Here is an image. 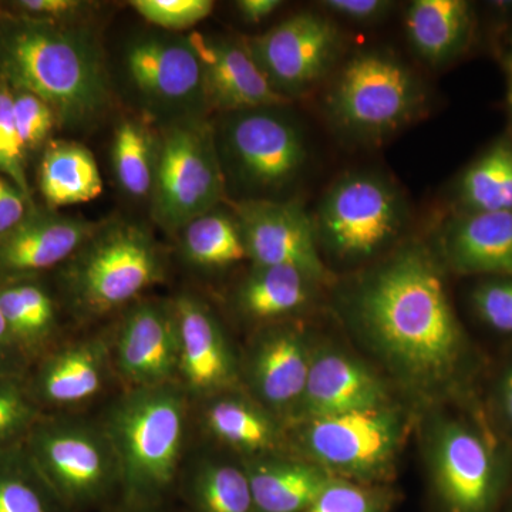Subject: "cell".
Instances as JSON below:
<instances>
[{
  "mask_svg": "<svg viewBox=\"0 0 512 512\" xmlns=\"http://www.w3.org/2000/svg\"><path fill=\"white\" fill-rule=\"evenodd\" d=\"M352 313L367 342L413 386L439 389L456 375L463 330L439 265L421 245H407L366 275Z\"/></svg>",
  "mask_w": 512,
  "mask_h": 512,
  "instance_id": "6da1fadb",
  "label": "cell"
},
{
  "mask_svg": "<svg viewBox=\"0 0 512 512\" xmlns=\"http://www.w3.org/2000/svg\"><path fill=\"white\" fill-rule=\"evenodd\" d=\"M3 79L35 94L67 126L96 119L109 103V84L96 46L79 32L26 26L5 40Z\"/></svg>",
  "mask_w": 512,
  "mask_h": 512,
  "instance_id": "7a4b0ae2",
  "label": "cell"
},
{
  "mask_svg": "<svg viewBox=\"0 0 512 512\" xmlns=\"http://www.w3.org/2000/svg\"><path fill=\"white\" fill-rule=\"evenodd\" d=\"M101 427L119 466L120 485L133 501L156 500L173 485L183 458L187 399L181 387L128 389L111 403Z\"/></svg>",
  "mask_w": 512,
  "mask_h": 512,
  "instance_id": "3957f363",
  "label": "cell"
},
{
  "mask_svg": "<svg viewBox=\"0 0 512 512\" xmlns=\"http://www.w3.org/2000/svg\"><path fill=\"white\" fill-rule=\"evenodd\" d=\"M424 104L423 84L402 60L382 50H363L336 74L325 113L343 136L377 143L419 117Z\"/></svg>",
  "mask_w": 512,
  "mask_h": 512,
  "instance_id": "277c9868",
  "label": "cell"
},
{
  "mask_svg": "<svg viewBox=\"0 0 512 512\" xmlns=\"http://www.w3.org/2000/svg\"><path fill=\"white\" fill-rule=\"evenodd\" d=\"M66 271L73 305L100 316L133 301L163 278V262L153 238L143 228L114 224L96 232Z\"/></svg>",
  "mask_w": 512,
  "mask_h": 512,
  "instance_id": "5b68a950",
  "label": "cell"
},
{
  "mask_svg": "<svg viewBox=\"0 0 512 512\" xmlns=\"http://www.w3.org/2000/svg\"><path fill=\"white\" fill-rule=\"evenodd\" d=\"M407 221L400 192L376 174L343 175L323 195L313 222L320 244L343 261H365L396 241Z\"/></svg>",
  "mask_w": 512,
  "mask_h": 512,
  "instance_id": "8992f818",
  "label": "cell"
},
{
  "mask_svg": "<svg viewBox=\"0 0 512 512\" xmlns=\"http://www.w3.org/2000/svg\"><path fill=\"white\" fill-rule=\"evenodd\" d=\"M225 171L207 124L183 123L165 131L157 147L151 204L168 231L214 211L225 197Z\"/></svg>",
  "mask_w": 512,
  "mask_h": 512,
  "instance_id": "52a82bcc",
  "label": "cell"
},
{
  "mask_svg": "<svg viewBox=\"0 0 512 512\" xmlns=\"http://www.w3.org/2000/svg\"><path fill=\"white\" fill-rule=\"evenodd\" d=\"M23 441L62 504L93 503L120 484L116 454L101 424L42 416Z\"/></svg>",
  "mask_w": 512,
  "mask_h": 512,
  "instance_id": "ba28073f",
  "label": "cell"
},
{
  "mask_svg": "<svg viewBox=\"0 0 512 512\" xmlns=\"http://www.w3.org/2000/svg\"><path fill=\"white\" fill-rule=\"evenodd\" d=\"M272 109L237 111L224 128L229 170L252 192L282 190L298 178L308 158L301 130Z\"/></svg>",
  "mask_w": 512,
  "mask_h": 512,
  "instance_id": "9c48e42d",
  "label": "cell"
},
{
  "mask_svg": "<svg viewBox=\"0 0 512 512\" xmlns=\"http://www.w3.org/2000/svg\"><path fill=\"white\" fill-rule=\"evenodd\" d=\"M340 32L328 16L301 12L248 43L249 52L276 93L288 97L309 92L338 59Z\"/></svg>",
  "mask_w": 512,
  "mask_h": 512,
  "instance_id": "30bf717a",
  "label": "cell"
},
{
  "mask_svg": "<svg viewBox=\"0 0 512 512\" xmlns=\"http://www.w3.org/2000/svg\"><path fill=\"white\" fill-rule=\"evenodd\" d=\"M403 423L387 406L306 421L301 443L320 466L352 476H372L392 461Z\"/></svg>",
  "mask_w": 512,
  "mask_h": 512,
  "instance_id": "8fae6325",
  "label": "cell"
},
{
  "mask_svg": "<svg viewBox=\"0 0 512 512\" xmlns=\"http://www.w3.org/2000/svg\"><path fill=\"white\" fill-rule=\"evenodd\" d=\"M247 256L255 266H289L316 284L332 279L319 252L313 217L296 201L249 200L237 205Z\"/></svg>",
  "mask_w": 512,
  "mask_h": 512,
  "instance_id": "7c38bea8",
  "label": "cell"
},
{
  "mask_svg": "<svg viewBox=\"0 0 512 512\" xmlns=\"http://www.w3.org/2000/svg\"><path fill=\"white\" fill-rule=\"evenodd\" d=\"M433 476L446 512H490L501 488V463L484 437L457 421L433 441Z\"/></svg>",
  "mask_w": 512,
  "mask_h": 512,
  "instance_id": "4fadbf2b",
  "label": "cell"
},
{
  "mask_svg": "<svg viewBox=\"0 0 512 512\" xmlns=\"http://www.w3.org/2000/svg\"><path fill=\"white\" fill-rule=\"evenodd\" d=\"M126 67L138 92L157 106L194 110L207 103L200 57L188 37L138 39L127 49Z\"/></svg>",
  "mask_w": 512,
  "mask_h": 512,
  "instance_id": "5bb4252c",
  "label": "cell"
},
{
  "mask_svg": "<svg viewBox=\"0 0 512 512\" xmlns=\"http://www.w3.org/2000/svg\"><path fill=\"white\" fill-rule=\"evenodd\" d=\"M180 345L173 303L146 302L127 313L116 340V366L130 389L163 386L178 375Z\"/></svg>",
  "mask_w": 512,
  "mask_h": 512,
  "instance_id": "9a60e30c",
  "label": "cell"
},
{
  "mask_svg": "<svg viewBox=\"0 0 512 512\" xmlns=\"http://www.w3.org/2000/svg\"><path fill=\"white\" fill-rule=\"evenodd\" d=\"M180 362L178 376L187 392L214 397L237 382V362L214 313L194 296L173 303Z\"/></svg>",
  "mask_w": 512,
  "mask_h": 512,
  "instance_id": "2e32d148",
  "label": "cell"
},
{
  "mask_svg": "<svg viewBox=\"0 0 512 512\" xmlns=\"http://www.w3.org/2000/svg\"><path fill=\"white\" fill-rule=\"evenodd\" d=\"M188 40L200 57L210 106L237 113L271 109L288 101L275 92L247 45L198 32L191 33Z\"/></svg>",
  "mask_w": 512,
  "mask_h": 512,
  "instance_id": "e0dca14e",
  "label": "cell"
},
{
  "mask_svg": "<svg viewBox=\"0 0 512 512\" xmlns=\"http://www.w3.org/2000/svg\"><path fill=\"white\" fill-rule=\"evenodd\" d=\"M383 383L366 366L345 353L312 355L305 392L296 412L303 419L338 416L386 406Z\"/></svg>",
  "mask_w": 512,
  "mask_h": 512,
  "instance_id": "ac0fdd59",
  "label": "cell"
},
{
  "mask_svg": "<svg viewBox=\"0 0 512 512\" xmlns=\"http://www.w3.org/2000/svg\"><path fill=\"white\" fill-rule=\"evenodd\" d=\"M312 355L296 329L264 333L252 349L248 375L254 393L275 412L296 410L305 392Z\"/></svg>",
  "mask_w": 512,
  "mask_h": 512,
  "instance_id": "d6986e66",
  "label": "cell"
},
{
  "mask_svg": "<svg viewBox=\"0 0 512 512\" xmlns=\"http://www.w3.org/2000/svg\"><path fill=\"white\" fill-rule=\"evenodd\" d=\"M441 245L460 274L512 278V211L460 212L447 222Z\"/></svg>",
  "mask_w": 512,
  "mask_h": 512,
  "instance_id": "ffe728a7",
  "label": "cell"
},
{
  "mask_svg": "<svg viewBox=\"0 0 512 512\" xmlns=\"http://www.w3.org/2000/svg\"><path fill=\"white\" fill-rule=\"evenodd\" d=\"M109 367V348L103 340H80L46 356L29 380L30 389L42 407L77 406L103 390Z\"/></svg>",
  "mask_w": 512,
  "mask_h": 512,
  "instance_id": "44dd1931",
  "label": "cell"
},
{
  "mask_svg": "<svg viewBox=\"0 0 512 512\" xmlns=\"http://www.w3.org/2000/svg\"><path fill=\"white\" fill-rule=\"evenodd\" d=\"M96 234V225L60 217H35L0 237V272L22 276L72 258Z\"/></svg>",
  "mask_w": 512,
  "mask_h": 512,
  "instance_id": "7402d4cb",
  "label": "cell"
},
{
  "mask_svg": "<svg viewBox=\"0 0 512 512\" xmlns=\"http://www.w3.org/2000/svg\"><path fill=\"white\" fill-rule=\"evenodd\" d=\"M473 22V9L464 0H414L404 15L410 46L430 66H444L463 53Z\"/></svg>",
  "mask_w": 512,
  "mask_h": 512,
  "instance_id": "603a6c76",
  "label": "cell"
},
{
  "mask_svg": "<svg viewBox=\"0 0 512 512\" xmlns=\"http://www.w3.org/2000/svg\"><path fill=\"white\" fill-rule=\"evenodd\" d=\"M255 512H305L328 485L323 468L275 457L244 464Z\"/></svg>",
  "mask_w": 512,
  "mask_h": 512,
  "instance_id": "cb8c5ba5",
  "label": "cell"
},
{
  "mask_svg": "<svg viewBox=\"0 0 512 512\" xmlns=\"http://www.w3.org/2000/svg\"><path fill=\"white\" fill-rule=\"evenodd\" d=\"M318 286L289 266H255L237 292L239 309L249 319L285 318L308 306Z\"/></svg>",
  "mask_w": 512,
  "mask_h": 512,
  "instance_id": "d4e9b609",
  "label": "cell"
},
{
  "mask_svg": "<svg viewBox=\"0 0 512 512\" xmlns=\"http://www.w3.org/2000/svg\"><path fill=\"white\" fill-rule=\"evenodd\" d=\"M40 190L52 207L83 204L103 192L99 167L86 147L56 141L40 163Z\"/></svg>",
  "mask_w": 512,
  "mask_h": 512,
  "instance_id": "484cf974",
  "label": "cell"
},
{
  "mask_svg": "<svg viewBox=\"0 0 512 512\" xmlns=\"http://www.w3.org/2000/svg\"><path fill=\"white\" fill-rule=\"evenodd\" d=\"M205 426L215 439L252 457L264 456L279 441L274 420L239 397H211L204 413Z\"/></svg>",
  "mask_w": 512,
  "mask_h": 512,
  "instance_id": "4316f807",
  "label": "cell"
},
{
  "mask_svg": "<svg viewBox=\"0 0 512 512\" xmlns=\"http://www.w3.org/2000/svg\"><path fill=\"white\" fill-rule=\"evenodd\" d=\"M461 212L512 211V143L501 138L461 175Z\"/></svg>",
  "mask_w": 512,
  "mask_h": 512,
  "instance_id": "83f0119b",
  "label": "cell"
},
{
  "mask_svg": "<svg viewBox=\"0 0 512 512\" xmlns=\"http://www.w3.org/2000/svg\"><path fill=\"white\" fill-rule=\"evenodd\" d=\"M0 313L26 357L39 353L56 329L55 303L30 282L0 286Z\"/></svg>",
  "mask_w": 512,
  "mask_h": 512,
  "instance_id": "f1b7e54d",
  "label": "cell"
},
{
  "mask_svg": "<svg viewBox=\"0 0 512 512\" xmlns=\"http://www.w3.org/2000/svg\"><path fill=\"white\" fill-rule=\"evenodd\" d=\"M60 505L25 441L0 447V512H59Z\"/></svg>",
  "mask_w": 512,
  "mask_h": 512,
  "instance_id": "f546056e",
  "label": "cell"
},
{
  "mask_svg": "<svg viewBox=\"0 0 512 512\" xmlns=\"http://www.w3.org/2000/svg\"><path fill=\"white\" fill-rule=\"evenodd\" d=\"M188 487L200 512H255L244 466L215 457L198 458Z\"/></svg>",
  "mask_w": 512,
  "mask_h": 512,
  "instance_id": "4dcf8cb0",
  "label": "cell"
},
{
  "mask_svg": "<svg viewBox=\"0 0 512 512\" xmlns=\"http://www.w3.org/2000/svg\"><path fill=\"white\" fill-rule=\"evenodd\" d=\"M184 254L192 264L224 268L248 258L237 218L210 211L184 228Z\"/></svg>",
  "mask_w": 512,
  "mask_h": 512,
  "instance_id": "1f68e13d",
  "label": "cell"
},
{
  "mask_svg": "<svg viewBox=\"0 0 512 512\" xmlns=\"http://www.w3.org/2000/svg\"><path fill=\"white\" fill-rule=\"evenodd\" d=\"M156 158L157 146L147 128L136 121H123L114 136L113 165L117 180L128 194H151Z\"/></svg>",
  "mask_w": 512,
  "mask_h": 512,
  "instance_id": "d6a6232c",
  "label": "cell"
},
{
  "mask_svg": "<svg viewBox=\"0 0 512 512\" xmlns=\"http://www.w3.org/2000/svg\"><path fill=\"white\" fill-rule=\"evenodd\" d=\"M43 416L22 375L0 376V447L23 441Z\"/></svg>",
  "mask_w": 512,
  "mask_h": 512,
  "instance_id": "836d02e7",
  "label": "cell"
},
{
  "mask_svg": "<svg viewBox=\"0 0 512 512\" xmlns=\"http://www.w3.org/2000/svg\"><path fill=\"white\" fill-rule=\"evenodd\" d=\"M131 6L147 22L168 30L192 28L214 9L211 0H134Z\"/></svg>",
  "mask_w": 512,
  "mask_h": 512,
  "instance_id": "e575fe53",
  "label": "cell"
},
{
  "mask_svg": "<svg viewBox=\"0 0 512 512\" xmlns=\"http://www.w3.org/2000/svg\"><path fill=\"white\" fill-rule=\"evenodd\" d=\"M25 148L20 143L13 117V90L0 79V170L12 177L23 192H28L25 175Z\"/></svg>",
  "mask_w": 512,
  "mask_h": 512,
  "instance_id": "d590c367",
  "label": "cell"
},
{
  "mask_svg": "<svg viewBox=\"0 0 512 512\" xmlns=\"http://www.w3.org/2000/svg\"><path fill=\"white\" fill-rule=\"evenodd\" d=\"M383 498L376 491L346 480L330 478L319 497L305 512H383Z\"/></svg>",
  "mask_w": 512,
  "mask_h": 512,
  "instance_id": "8d00e7d4",
  "label": "cell"
},
{
  "mask_svg": "<svg viewBox=\"0 0 512 512\" xmlns=\"http://www.w3.org/2000/svg\"><path fill=\"white\" fill-rule=\"evenodd\" d=\"M13 117L25 151L39 146L56 121L55 113L45 101L23 90L13 92Z\"/></svg>",
  "mask_w": 512,
  "mask_h": 512,
  "instance_id": "74e56055",
  "label": "cell"
},
{
  "mask_svg": "<svg viewBox=\"0 0 512 512\" xmlns=\"http://www.w3.org/2000/svg\"><path fill=\"white\" fill-rule=\"evenodd\" d=\"M474 311L488 328L512 333V278L478 285L471 295Z\"/></svg>",
  "mask_w": 512,
  "mask_h": 512,
  "instance_id": "f35d334b",
  "label": "cell"
},
{
  "mask_svg": "<svg viewBox=\"0 0 512 512\" xmlns=\"http://www.w3.org/2000/svg\"><path fill=\"white\" fill-rule=\"evenodd\" d=\"M393 2L386 0H325L320 8L357 25H370L389 15Z\"/></svg>",
  "mask_w": 512,
  "mask_h": 512,
  "instance_id": "ab89813d",
  "label": "cell"
},
{
  "mask_svg": "<svg viewBox=\"0 0 512 512\" xmlns=\"http://www.w3.org/2000/svg\"><path fill=\"white\" fill-rule=\"evenodd\" d=\"M25 201L18 191L0 178V237L25 220Z\"/></svg>",
  "mask_w": 512,
  "mask_h": 512,
  "instance_id": "60d3db41",
  "label": "cell"
},
{
  "mask_svg": "<svg viewBox=\"0 0 512 512\" xmlns=\"http://www.w3.org/2000/svg\"><path fill=\"white\" fill-rule=\"evenodd\" d=\"M23 355L0 313V376L22 375Z\"/></svg>",
  "mask_w": 512,
  "mask_h": 512,
  "instance_id": "b9f144b4",
  "label": "cell"
},
{
  "mask_svg": "<svg viewBox=\"0 0 512 512\" xmlns=\"http://www.w3.org/2000/svg\"><path fill=\"white\" fill-rule=\"evenodd\" d=\"M16 5L33 15L59 18V16L73 15L83 8L84 3L77 0H20Z\"/></svg>",
  "mask_w": 512,
  "mask_h": 512,
  "instance_id": "7bdbcfd3",
  "label": "cell"
},
{
  "mask_svg": "<svg viewBox=\"0 0 512 512\" xmlns=\"http://www.w3.org/2000/svg\"><path fill=\"white\" fill-rule=\"evenodd\" d=\"M281 6V0H239L237 3L239 15L248 23H259L268 19Z\"/></svg>",
  "mask_w": 512,
  "mask_h": 512,
  "instance_id": "ee69618b",
  "label": "cell"
},
{
  "mask_svg": "<svg viewBox=\"0 0 512 512\" xmlns=\"http://www.w3.org/2000/svg\"><path fill=\"white\" fill-rule=\"evenodd\" d=\"M501 397H503L505 417L512 424V367L508 370L507 376H505Z\"/></svg>",
  "mask_w": 512,
  "mask_h": 512,
  "instance_id": "f6af8a7d",
  "label": "cell"
},
{
  "mask_svg": "<svg viewBox=\"0 0 512 512\" xmlns=\"http://www.w3.org/2000/svg\"><path fill=\"white\" fill-rule=\"evenodd\" d=\"M505 77H507V103L512 120V55L505 59Z\"/></svg>",
  "mask_w": 512,
  "mask_h": 512,
  "instance_id": "bcb514c9",
  "label": "cell"
},
{
  "mask_svg": "<svg viewBox=\"0 0 512 512\" xmlns=\"http://www.w3.org/2000/svg\"><path fill=\"white\" fill-rule=\"evenodd\" d=\"M0 15H2V9H0Z\"/></svg>",
  "mask_w": 512,
  "mask_h": 512,
  "instance_id": "7dc6e473",
  "label": "cell"
}]
</instances>
